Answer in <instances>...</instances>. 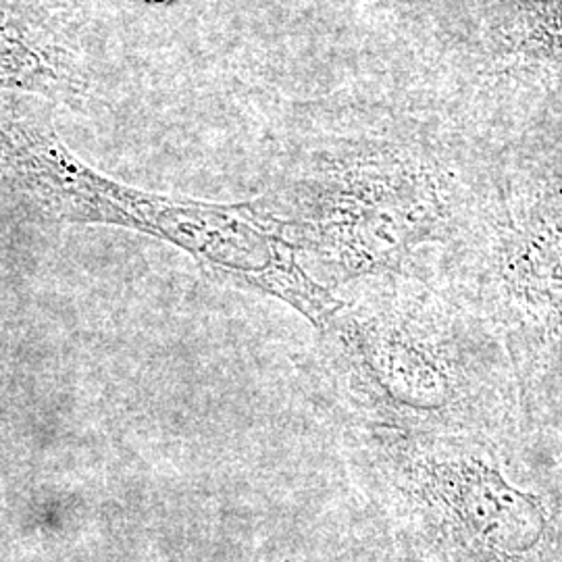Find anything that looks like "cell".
<instances>
[{
    "label": "cell",
    "mask_w": 562,
    "mask_h": 562,
    "mask_svg": "<svg viewBox=\"0 0 562 562\" xmlns=\"http://www.w3.org/2000/svg\"><path fill=\"white\" fill-rule=\"evenodd\" d=\"M367 288L319 331V371L348 431L519 436L529 427L501 341L442 283Z\"/></svg>",
    "instance_id": "cell-1"
},
{
    "label": "cell",
    "mask_w": 562,
    "mask_h": 562,
    "mask_svg": "<svg viewBox=\"0 0 562 562\" xmlns=\"http://www.w3.org/2000/svg\"><path fill=\"white\" fill-rule=\"evenodd\" d=\"M398 562H562V438L348 431Z\"/></svg>",
    "instance_id": "cell-2"
},
{
    "label": "cell",
    "mask_w": 562,
    "mask_h": 562,
    "mask_svg": "<svg viewBox=\"0 0 562 562\" xmlns=\"http://www.w3.org/2000/svg\"><path fill=\"white\" fill-rule=\"evenodd\" d=\"M0 176L44 220L113 225L167 241L209 278L285 302L317 331L341 308L334 290L304 269L261 199H173L111 180L81 161L38 104L11 92H0Z\"/></svg>",
    "instance_id": "cell-3"
},
{
    "label": "cell",
    "mask_w": 562,
    "mask_h": 562,
    "mask_svg": "<svg viewBox=\"0 0 562 562\" xmlns=\"http://www.w3.org/2000/svg\"><path fill=\"white\" fill-rule=\"evenodd\" d=\"M434 280L501 341L529 427L562 438V155L473 190Z\"/></svg>",
    "instance_id": "cell-4"
},
{
    "label": "cell",
    "mask_w": 562,
    "mask_h": 562,
    "mask_svg": "<svg viewBox=\"0 0 562 562\" xmlns=\"http://www.w3.org/2000/svg\"><path fill=\"white\" fill-rule=\"evenodd\" d=\"M471 196L448 162L419 146L355 142L302 157L261 202L334 290L419 276L417 252L454 238Z\"/></svg>",
    "instance_id": "cell-5"
},
{
    "label": "cell",
    "mask_w": 562,
    "mask_h": 562,
    "mask_svg": "<svg viewBox=\"0 0 562 562\" xmlns=\"http://www.w3.org/2000/svg\"><path fill=\"white\" fill-rule=\"evenodd\" d=\"M0 90L69 104L92 94L76 32L42 0H0Z\"/></svg>",
    "instance_id": "cell-6"
}]
</instances>
